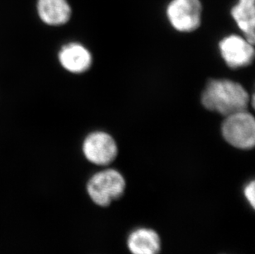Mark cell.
Here are the masks:
<instances>
[{"label": "cell", "instance_id": "cell-1", "mask_svg": "<svg viewBox=\"0 0 255 254\" xmlns=\"http://www.w3.org/2000/svg\"><path fill=\"white\" fill-rule=\"evenodd\" d=\"M201 102L207 110L227 117L247 110L251 98L242 84L231 79H209L202 93Z\"/></svg>", "mask_w": 255, "mask_h": 254}, {"label": "cell", "instance_id": "cell-2", "mask_svg": "<svg viewBox=\"0 0 255 254\" xmlns=\"http://www.w3.org/2000/svg\"><path fill=\"white\" fill-rule=\"evenodd\" d=\"M126 189V180L116 169L108 168L92 176L87 183V192L94 203L108 206L123 197Z\"/></svg>", "mask_w": 255, "mask_h": 254}, {"label": "cell", "instance_id": "cell-3", "mask_svg": "<svg viewBox=\"0 0 255 254\" xmlns=\"http://www.w3.org/2000/svg\"><path fill=\"white\" fill-rule=\"evenodd\" d=\"M225 140L236 149L249 150L255 145V120L248 111H241L225 117L222 124Z\"/></svg>", "mask_w": 255, "mask_h": 254}, {"label": "cell", "instance_id": "cell-4", "mask_svg": "<svg viewBox=\"0 0 255 254\" xmlns=\"http://www.w3.org/2000/svg\"><path fill=\"white\" fill-rule=\"evenodd\" d=\"M166 15L176 31L192 32L199 28L202 22V2L200 0H171Z\"/></svg>", "mask_w": 255, "mask_h": 254}, {"label": "cell", "instance_id": "cell-5", "mask_svg": "<svg viewBox=\"0 0 255 254\" xmlns=\"http://www.w3.org/2000/svg\"><path fill=\"white\" fill-rule=\"evenodd\" d=\"M83 153L87 160L95 165H109L118 156V144L107 132H92L84 140Z\"/></svg>", "mask_w": 255, "mask_h": 254}, {"label": "cell", "instance_id": "cell-6", "mask_svg": "<svg viewBox=\"0 0 255 254\" xmlns=\"http://www.w3.org/2000/svg\"><path fill=\"white\" fill-rule=\"evenodd\" d=\"M219 50L222 59L231 69L247 67L255 59L254 44L244 36L230 35L219 42Z\"/></svg>", "mask_w": 255, "mask_h": 254}, {"label": "cell", "instance_id": "cell-7", "mask_svg": "<svg viewBox=\"0 0 255 254\" xmlns=\"http://www.w3.org/2000/svg\"><path fill=\"white\" fill-rule=\"evenodd\" d=\"M58 60L65 70L72 74L86 72L93 63L91 52L78 42L64 45L58 53Z\"/></svg>", "mask_w": 255, "mask_h": 254}, {"label": "cell", "instance_id": "cell-8", "mask_svg": "<svg viewBox=\"0 0 255 254\" xmlns=\"http://www.w3.org/2000/svg\"><path fill=\"white\" fill-rule=\"evenodd\" d=\"M37 12L49 26H61L69 22L71 7L67 0H37Z\"/></svg>", "mask_w": 255, "mask_h": 254}, {"label": "cell", "instance_id": "cell-9", "mask_svg": "<svg viewBox=\"0 0 255 254\" xmlns=\"http://www.w3.org/2000/svg\"><path fill=\"white\" fill-rule=\"evenodd\" d=\"M128 247L131 254H159L161 241L156 231L139 228L128 236Z\"/></svg>", "mask_w": 255, "mask_h": 254}, {"label": "cell", "instance_id": "cell-10", "mask_svg": "<svg viewBox=\"0 0 255 254\" xmlns=\"http://www.w3.org/2000/svg\"><path fill=\"white\" fill-rule=\"evenodd\" d=\"M231 17L251 43L255 41V0H238L231 8Z\"/></svg>", "mask_w": 255, "mask_h": 254}, {"label": "cell", "instance_id": "cell-11", "mask_svg": "<svg viewBox=\"0 0 255 254\" xmlns=\"http://www.w3.org/2000/svg\"><path fill=\"white\" fill-rule=\"evenodd\" d=\"M244 194L249 203L251 204V207L255 209V181H251L246 185L244 189Z\"/></svg>", "mask_w": 255, "mask_h": 254}]
</instances>
